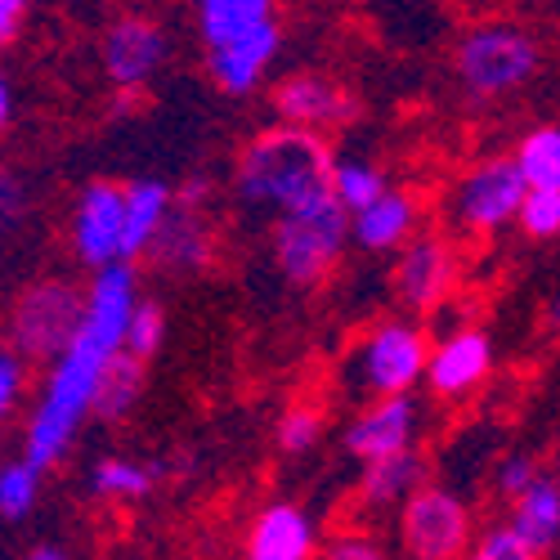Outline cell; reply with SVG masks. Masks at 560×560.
<instances>
[{
    "instance_id": "obj_6",
    "label": "cell",
    "mask_w": 560,
    "mask_h": 560,
    "mask_svg": "<svg viewBox=\"0 0 560 560\" xmlns=\"http://www.w3.org/2000/svg\"><path fill=\"white\" fill-rule=\"evenodd\" d=\"M399 538L412 560H462L471 547V511L448 489H412L404 498Z\"/></svg>"
},
{
    "instance_id": "obj_1",
    "label": "cell",
    "mask_w": 560,
    "mask_h": 560,
    "mask_svg": "<svg viewBox=\"0 0 560 560\" xmlns=\"http://www.w3.org/2000/svg\"><path fill=\"white\" fill-rule=\"evenodd\" d=\"M135 269L126 260H113L95 273V288L85 296V318L81 332L72 337V346L55 359L50 386H45L36 417L27 427V462L32 466H50L63 457V448L77 435V422L90 412V399H95V386L104 377L108 359L121 350L126 337V318L135 305Z\"/></svg>"
},
{
    "instance_id": "obj_7",
    "label": "cell",
    "mask_w": 560,
    "mask_h": 560,
    "mask_svg": "<svg viewBox=\"0 0 560 560\" xmlns=\"http://www.w3.org/2000/svg\"><path fill=\"white\" fill-rule=\"evenodd\" d=\"M525 189L529 184H525L516 158H489L462 175L457 194H453V211H457L462 229L489 233V229H502L506 220H516Z\"/></svg>"
},
{
    "instance_id": "obj_3",
    "label": "cell",
    "mask_w": 560,
    "mask_h": 560,
    "mask_svg": "<svg viewBox=\"0 0 560 560\" xmlns=\"http://www.w3.org/2000/svg\"><path fill=\"white\" fill-rule=\"evenodd\" d=\"M350 238V211L337 202V194H323L296 211H283L273 224V256L292 283L310 288L323 283L341 260Z\"/></svg>"
},
{
    "instance_id": "obj_34",
    "label": "cell",
    "mask_w": 560,
    "mask_h": 560,
    "mask_svg": "<svg viewBox=\"0 0 560 560\" xmlns=\"http://www.w3.org/2000/svg\"><path fill=\"white\" fill-rule=\"evenodd\" d=\"M323 560H386V551L372 538H363V534H346V538H337L328 551H323Z\"/></svg>"
},
{
    "instance_id": "obj_39",
    "label": "cell",
    "mask_w": 560,
    "mask_h": 560,
    "mask_svg": "<svg viewBox=\"0 0 560 560\" xmlns=\"http://www.w3.org/2000/svg\"><path fill=\"white\" fill-rule=\"evenodd\" d=\"M5 121H10V85L0 77V130H5Z\"/></svg>"
},
{
    "instance_id": "obj_5",
    "label": "cell",
    "mask_w": 560,
    "mask_h": 560,
    "mask_svg": "<svg viewBox=\"0 0 560 560\" xmlns=\"http://www.w3.org/2000/svg\"><path fill=\"white\" fill-rule=\"evenodd\" d=\"M81 318L85 292L77 283H63V278H50V283H36L14 301L10 341L23 359H59L81 332Z\"/></svg>"
},
{
    "instance_id": "obj_16",
    "label": "cell",
    "mask_w": 560,
    "mask_h": 560,
    "mask_svg": "<svg viewBox=\"0 0 560 560\" xmlns=\"http://www.w3.org/2000/svg\"><path fill=\"white\" fill-rule=\"evenodd\" d=\"M408 440H412V399L386 395L346 431V453H354L359 462H372V457L408 448Z\"/></svg>"
},
{
    "instance_id": "obj_30",
    "label": "cell",
    "mask_w": 560,
    "mask_h": 560,
    "mask_svg": "<svg viewBox=\"0 0 560 560\" xmlns=\"http://www.w3.org/2000/svg\"><path fill=\"white\" fill-rule=\"evenodd\" d=\"M318 431H323L318 408H288L283 422H278V444H283V453H310L318 444Z\"/></svg>"
},
{
    "instance_id": "obj_10",
    "label": "cell",
    "mask_w": 560,
    "mask_h": 560,
    "mask_svg": "<svg viewBox=\"0 0 560 560\" xmlns=\"http://www.w3.org/2000/svg\"><path fill=\"white\" fill-rule=\"evenodd\" d=\"M273 113L288 126H305V130H332L359 117V100L346 85H337L332 77L318 72H296L288 81L273 85Z\"/></svg>"
},
{
    "instance_id": "obj_20",
    "label": "cell",
    "mask_w": 560,
    "mask_h": 560,
    "mask_svg": "<svg viewBox=\"0 0 560 560\" xmlns=\"http://www.w3.org/2000/svg\"><path fill=\"white\" fill-rule=\"evenodd\" d=\"M427 485V457H417L412 448L386 453V457H372L363 466V480H359V498L372 506H386V502H404L412 489Z\"/></svg>"
},
{
    "instance_id": "obj_24",
    "label": "cell",
    "mask_w": 560,
    "mask_h": 560,
    "mask_svg": "<svg viewBox=\"0 0 560 560\" xmlns=\"http://www.w3.org/2000/svg\"><path fill=\"white\" fill-rule=\"evenodd\" d=\"M516 166L529 189H560V130L542 126V130L525 135L516 149Z\"/></svg>"
},
{
    "instance_id": "obj_12",
    "label": "cell",
    "mask_w": 560,
    "mask_h": 560,
    "mask_svg": "<svg viewBox=\"0 0 560 560\" xmlns=\"http://www.w3.org/2000/svg\"><path fill=\"white\" fill-rule=\"evenodd\" d=\"M457 283V260L448 252L444 238H417L404 247L399 265H395V292L404 305L412 310H435Z\"/></svg>"
},
{
    "instance_id": "obj_14",
    "label": "cell",
    "mask_w": 560,
    "mask_h": 560,
    "mask_svg": "<svg viewBox=\"0 0 560 560\" xmlns=\"http://www.w3.org/2000/svg\"><path fill=\"white\" fill-rule=\"evenodd\" d=\"M489 368H493V341L480 328H466L427 354V382L435 395H466L489 377Z\"/></svg>"
},
{
    "instance_id": "obj_29",
    "label": "cell",
    "mask_w": 560,
    "mask_h": 560,
    "mask_svg": "<svg viewBox=\"0 0 560 560\" xmlns=\"http://www.w3.org/2000/svg\"><path fill=\"white\" fill-rule=\"evenodd\" d=\"M516 220L529 238H556L560 233V189H525Z\"/></svg>"
},
{
    "instance_id": "obj_15",
    "label": "cell",
    "mask_w": 560,
    "mask_h": 560,
    "mask_svg": "<svg viewBox=\"0 0 560 560\" xmlns=\"http://www.w3.org/2000/svg\"><path fill=\"white\" fill-rule=\"evenodd\" d=\"M247 560H314L310 516L292 502L265 506L247 534Z\"/></svg>"
},
{
    "instance_id": "obj_28",
    "label": "cell",
    "mask_w": 560,
    "mask_h": 560,
    "mask_svg": "<svg viewBox=\"0 0 560 560\" xmlns=\"http://www.w3.org/2000/svg\"><path fill=\"white\" fill-rule=\"evenodd\" d=\"M90 485H95L100 498H144L153 489V476L144 471V466H135V462L104 457L95 466V476H90Z\"/></svg>"
},
{
    "instance_id": "obj_2",
    "label": "cell",
    "mask_w": 560,
    "mask_h": 560,
    "mask_svg": "<svg viewBox=\"0 0 560 560\" xmlns=\"http://www.w3.org/2000/svg\"><path fill=\"white\" fill-rule=\"evenodd\" d=\"M332 149L318 130L273 126L256 135L238 158V194L278 211H296L323 194H332Z\"/></svg>"
},
{
    "instance_id": "obj_19",
    "label": "cell",
    "mask_w": 560,
    "mask_h": 560,
    "mask_svg": "<svg viewBox=\"0 0 560 560\" xmlns=\"http://www.w3.org/2000/svg\"><path fill=\"white\" fill-rule=\"evenodd\" d=\"M412 224H417V202L408 194L386 189L382 198H372L363 211H354L350 233L359 238V247H368V252H390V247L408 243Z\"/></svg>"
},
{
    "instance_id": "obj_31",
    "label": "cell",
    "mask_w": 560,
    "mask_h": 560,
    "mask_svg": "<svg viewBox=\"0 0 560 560\" xmlns=\"http://www.w3.org/2000/svg\"><path fill=\"white\" fill-rule=\"evenodd\" d=\"M466 560H538V556L525 547V538H516V529H511V525H498V529H489L471 547V556H466Z\"/></svg>"
},
{
    "instance_id": "obj_18",
    "label": "cell",
    "mask_w": 560,
    "mask_h": 560,
    "mask_svg": "<svg viewBox=\"0 0 560 560\" xmlns=\"http://www.w3.org/2000/svg\"><path fill=\"white\" fill-rule=\"evenodd\" d=\"M149 252H153L166 269H198V265H207V256H211V233H207V224L198 220V207H184V202L171 198V207H166V215H162V224H158V233H153Z\"/></svg>"
},
{
    "instance_id": "obj_22",
    "label": "cell",
    "mask_w": 560,
    "mask_h": 560,
    "mask_svg": "<svg viewBox=\"0 0 560 560\" xmlns=\"http://www.w3.org/2000/svg\"><path fill=\"white\" fill-rule=\"evenodd\" d=\"M144 395V359H135L130 350H117L104 368V377L95 386V399H90V412L100 422H121V417L139 404Z\"/></svg>"
},
{
    "instance_id": "obj_11",
    "label": "cell",
    "mask_w": 560,
    "mask_h": 560,
    "mask_svg": "<svg viewBox=\"0 0 560 560\" xmlns=\"http://www.w3.org/2000/svg\"><path fill=\"white\" fill-rule=\"evenodd\" d=\"M166 59V32L153 19H117L104 36V72L113 85L135 90L144 85Z\"/></svg>"
},
{
    "instance_id": "obj_41",
    "label": "cell",
    "mask_w": 560,
    "mask_h": 560,
    "mask_svg": "<svg viewBox=\"0 0 560 560\" xmlns=\"http://www.w3.org/2000/svg\"><path fill=\"white\" fill-rule=\"evenodd\" d=\"M556 480H560V448H556Z\"/></svg>"
},
{
    "instance_id": "obj_17",
    "label": "cell",
    "mask_w": 560,
    "mask_h": 560,
    "mask_svg": "<svg viewBox=\"0 0 560 560\" xmlns=\"http://www.w3.org/2000/svg\"><path fill=\"white\" fill-rule=\"evenodd\" d=\"M511 529L516 538H525V547L542 560L556 542H560V480L556 476H538L529 489H521L511 498Z\"/></svg>"
},
{
    "instance_id": "obj_13",
    "label": "cell",
    "mask_w": 560,
    "mask_h": 560,
    "mask_svg": "<svg viewBox=\"0 0 560 560\" xmlns=\"http://www.w3.org/2000/svg\"><path fill=\"white\" fill-rule=\"evenodd\" d=\"M278 40H283V32H278V23L269 19V23L243 32V36L215 45L211 59H207L211 81L224 90V95H247V90H256V81L265 77V68L273 63Z\"/></svg>"
},
{
    "instance_id": "obj_23",
    "label": "cell",
    "mask_w": 560,
    "mask_h": 560,
    "mask_svg": "<svg viewBox=\"0 0 560 560\" xmlns=\"http://www.w3.org/2000/svg\"><path fill=\"white\" fill-rule=\"evenodd\" d=\"M273 19V0H198V23H202V40L224 45L233 36H243L260 23Z\"/></svg>"
},
{
    "instance_id": "obj_38",
    "label": "cell",
    "mask_w": 560,
    "mask_h": 560,
    "mask_svg": "<svg viewBox=\"0 0 560 560\" xmlns=\"http://www.w3.org/2000/svg\"><path fill=\"white\" fill-rule=\"evenodd\" d=\"M27 560H68V556H63L59 547L45 542V547H32V551H27Z\"/></svg>"
},
{
    "instance_id": "obj_4",
    "label": "cell",
    "mask_w": 560,
    "mask_h": 560,
    "mask_svg": "<svg viewBox=\"0 0 560 560\" xmlns=\"http://www.w3.org/2000/svg\"><path fill=\"white\" fill-rule=\"evenodd\" d=\"M453 63H457L462 85L471 90L476 100H493V95H506V90L525 85L538 72L542 50H538V40L529 32L493 23V27L466 32Z\"/></svg>"
},
{
    "instance_id": "obj_25",
    "label": "cell",
    "mask_w": 560,
    "mask_h": 560,
    "mask_svg": "<svg viewBox=\"0 0 560 560\" xmlns=\"http://www.w3.org/2000/svg\"><path fill=\"white\" fill-rule=\"evenodd\" d=\"M332 194H337V202L354 215V211H363L372 198L386 194V179H382L377 166H368V162H332Z\"/></svg>"
},
{
    "instance_id": "obj_36",
    "label": "cell",
    "mask_w": 560,
    "mask_h": 560,
    "mask_svg": "<svg viewBox=\"0 0 560 560\" xmlns=\"http://www.w3.org/2000/svg\"><path fill=\"white\" fill-rule=\"evenodd\" d=\"M23 10H27V0H0V45H10L19 36Z\"/></svg>"
},
{
    "instance_id": "obj_26",
    "label": "cell",
    "mask_w": 560,
    "mask_h": 560,
    "mask_svg": "<svg viewBox=\"0 0 560 560\" xmlns=\"http://www.w3.org/2000/svg\"><path fill=\"white\" fill-rule=\"evenodd\" d=\"M40 498V466H32L27 457L0 466V516L5 521H23Z\"/></svg>"
},
{
    "instance_id": "obj_37",
    "label": "cell",
    "mask_w": 560,
    "mask_h": 560,
    "mask_svg": "<svg viewBox=\"0 0 560 560\" xmlns=\"http://www.w3.org/2000/svg\"><path fill=\"white\" fill-rule=\"evenodd\" d=\"M207 189H211L207 179H189V184H184V189H179V198H175V202H184V207H202Z\"/></svg>"
},
{
    "instance_id": "obj_32",
    "label": "cell",
    "mask_w": 560,
    "mask_h": 560,
    "mask_svg": "<svg viewBox=\"0 0 560 560\" xmlns=\"http://www.w3.org/2000/svg\"><path fill=\"white\" fill-rule=\"evenodd\" d=\"M538 476H542V471H538V462H534L529 453H506V457H502V466H498V476H493V489L511 502L521 489H529Z\"/></svg>"
},
{
    "instance_id": "obj_33",
    "label": "cell",
    "mask_w": 560,
    "mask_h": 560,
    "mask_svg": "<svg viewBox=\"0 0 560 560\" xmlns=\"http://www.w3.org/2000/svg\"><path fill=\"white\" fill-rule=\"evenodd\" d=\"M19 390H23V354L19 350H0V427H5Z\"/></svg>"
},
{
    "instance_id": "obj_8",
    "label": "cell",
    "mask_w": 560,
    "mask_h": 560,
    "mask_svg": "<svg viewBox=\"0 0 560 560\" xmlns=\"http://www.w3.org/2000/svg\"><path fill=\"white\" fill-rule=\"evenodd\" d=\"M121 215H126V189L113 179L85 184L72 215V247L77 260L90 269H104L121 260Z\"/></svg>"
},
{
    "instance_id": "obj_27",
    "label": "cell",
    "mask_w": 560,
    "mask_h": 560,
    "mask_svg": "<svg viewBox=\"0 0 560 560\" xmlns=\"http://www.w3.org/2000/svg\"><path fill=\"white\" fill-rule=\"evenodd\" d=\"M162 341H166V310H162L158 301H135V305H130V318H126L121 346H126L135 359L149 363V359L162 350Z\"/></svg>"
},
{
    "instance_id": "obj_35",
    "label": "cell",
    "mask_w": 560,
    "mask_h": 560,
    "mask_svg": "<svg viewBox=\"0 0 560 560\" xmlns=\"http://www.w3.org/2000/svg\"><path fill=\"white\" fill-rule=\"evenodd\" d=\"M27 207V194H23V184L14 175H0V233H5Z\"/></svg>"
},
{
    "instance_id": "obj_40",
    "label": "cell",
    "mask_w": 560,
    "mask_h": 560,
    "mask_svg": "<svg viewBox=\"0 0 560 560\" xmlns=\"http://www.w3.org/2000/svg\"><path fill=\"white\" fill-rule=\"evenodd\" d=\"M547 323L560 332V288H556V292H551V301H547Z\"/></svg>"
},
{
    "instance_id": "obj_9",
    "label": "cell",
    "mask_w": 560,
    "mask_h": 560,
    "mask_svg": "<svg viewBox=\"0 0 560 560\" xmlns=\"http://www.w3.org/2000/svg\"><path fill=\"white\" fill-rule=\"evenodd\" d=\"M427 337L408 323H382L363 341V382L377 395H408V386L427 372Z\"/></svg>"
},
{
    "instance_id": "obj_21",
    "label": "cell",
    "mask_w": 560,
    "mask_h": 560,
    "mask_svg": "<svg viewBox=\"0 0 560 560\" xmlns=\"http://www.w3.org/2000/svg\"><path fill=\"white\" fill-rule=\"evenodd\" d=\"M171 207V189L162 179H135L126 184V215H121V260L149 252L153 233Z\"/></svg>"
}]
</instances>
